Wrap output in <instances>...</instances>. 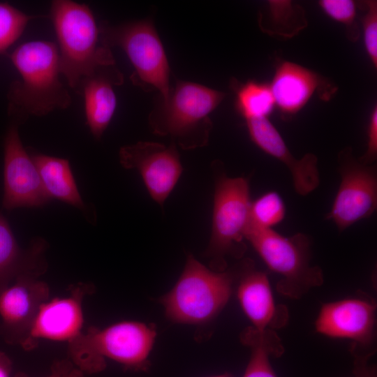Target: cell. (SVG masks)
Instances as JSON below:
<instances>
[{
	"label": "cell",
	"mask_w": 377,
	"mask_h": 377,
	"mask_svg": "<svg viewBox=\"0 0 377 377\" xmlns=\"http://www.w3.org/2000/svg\"><path fill=\"white\" fill-rule=\"evenodd\" d=\"M31 156L44 189L51 199L56 198L80 209H84V203L67 159L41 154Z\"/></svg>",
	"instance_id": "obj_20"
},
{
	"label": "cell",
	"mask_w": 377,
	"mask_h": 377,
	"mask_svg": "<svg viewBox=\"0 0 377 377\" xmlns=\"http://www.w3.org/2000/svg\"><path fill=\"white\" fill-rule=\"evenodd\" d=\"M214 179L212 230L205 256L210 268L224 271L228 256L241 258L246 250L245 235L249 225L251 203L249 181L228 177L222 163L212 164Z\"/></svg>",
	"instance_id": "obj_4"
},
{
	"label": "cell",
	"mask_w": 377,
	"mask_h": 377,
	"mask_svg": "<svg viewBox=\"0 0 377 377\" xmlns=\"http://www.w3.org/2000/svg\"><path fill=\"white\" fill-rule=\"evenodd\" d=\"M102 43L110 48L120 47L131 62L135 84L145 90H157L166 98L170 91V67L161 40L149 20L118 25L99 26Z\"/></svg>",
	"instance_id": "obj_8"
},
{
	"label": "cell",
	"mask_w": 377,
	"mask_h": 377,
	"mask_svg": "<svg viewBox=\"0 0 377 377\" xmlns=\"http://www.w3.org/2000/svg\"><path fill=\"white\" fill-rule=\"evenodd\" d=\"M15 377H27V376L24 374H18Z\"/></svg>",
	"instance_id": "obj_33"
},
{
	"label": "cell",
	"mask_w": 377,
	"mask_h": 377,
	"mask_svg": "<svg viewBox=\"0 0 377 377\" xmlns=\"http://www.w3.org/2000/svg\"><path fill=\"white\" fill-rule=\"evenodd\" d=\"M124 82L116 65L102 68L82 84L87 124L94 138L100 139L108 126L117 106L114 86Z\"/></svg>",
	"instance_id": "obj_17"
},
{
	"label": "cell",
	"mask_w": 377,
	"mask_h": 377,
	"mask_svg": "<svg viewBox=\"0 0 377 377\" xmlns=\"http://www.w3.org/2000/svg\"><path fill=\"white\" fill-rule=\"evenodd\" d=\"M285 216L286 205L282 198L276 191H269L251 201L249 227L273 228Z\"/></svg>",
	"instance_id": "obj_24"
},
{
	"label": "cell",
	"mask_w": 377,
	"mask_h": 377,
	"mask_svg": "<svg viewBox=\"0 0 377 377\" xmlns=\"http://www.w3.org/2000/svg\"><path fill=\"white\" fill-rule=\"evenodd\" d=\"M365 14L362 22L364 44L367 55L376 68L377 67V1H364Z\"/></svg>",
	"instance_id": "obj_27"
},
{
	"label": "cell",
	"mask_w": 377,
	"mask_h": 377,
	"mask_svg": "<svg viewBox=\"0 0 377 377\" xmlns=\"http://www.w3.org/2000/svg\"><path fill=\"white\" fill-rule=\"evenodd\" d=\"M36 17L9 3L0 2V54L18 40L29 22Z\"/></svg>",
	"instance_id": "obj_25"
},
{
	"label": "cell",
	"mask_w": 377,
	"mask_h": 377,
	"mask_svg": "<svg viewBox=\"0 0 377 377\" xmlns=\"http://www.w3.org/2000/svg\"><path fill=\"white\" fill-rule=\"evenodd\" d=\"M11 362L3 352L0 351V377H10Z\"/></svg>",
	"instance_id": "obj_31"
},
{
	"label": "cell",
	"mask_w": 377,
	"mask_h": 377,
	"mask_svg": "<svg viewBox=\"0 0 377 377\" xmlns=\"http://www.w3.org/2000/svg\"><path fill=\"white\" fill-rule=\"evenodd\" d=\"M377 157V108L375 105L370 114L367 128V146L359 160L366 164H374Z\"/></svg>",
	"instance_id": "obj_28"
},
{
	"label": "cell",
	"mask_w": 377,
	"mask_h": 377,
	"mask_svg": "<svg viewBox=\"0 0 377 377\" xmlns=\"http://www.w3.org/2000/svg\"><path fill=\"white\" fill-rule=\"evenodd\" d=\"M236 91V108L245 120L268 117L275 103L269 84L250 80L244 84L232 82Z\"/></svg>",
	"instance_id": "obj_23"
},
{
	"label": "cell",
	"mask_w": 377,
	"mask_h": 377,
	"mask_svg": "<svg viewBox=\"0 0 377 377\" xmlns=\"http://www.w3.org/2000/svg\"><path fill=\"white\" fill-rule=\"evenodd\" d=\"M233 278L232 272L214 270L188 255L177 283L160 299L167 318L182 324L211 321L228 302Z\"/></svg>",
	"instance_id": "obj_5"
},
{
	"label": "cell",
	"mask_w": 377,
	"mask_h": 377,
	"mask_svg": "<svg viewBox=\"0 0 377 377\" xmlns=\"http://www.w3.org/2000/svg\"><path fill=\"white\" fill-rule=\"evenodd\" d=\"M47 377H84L80 369L74 368L68 362L55 364L51 374Z\"/></svg>",
	"instance_id": "obj_30"
},
{
	"label": "cell",
	"mask_w": 377,
	"mask_h": 377,
	"mask_svg": "<svg viewBox=\"0 0 377 377\" xmlns=\"http://www.w3.org/2000/svg\"><path fill=\"white\" fill-rule=\"evenodd\" d=\"M323 85L315 72L290 61L278 66L269 84L275 106L286 116L298 112Z\"/></svg>",
	"instance_id": "obj_18"
},
{
	"label": "cell",
	"mask_w": 377,
	"mask_h": 377,
	"mask_svg": "<svg viewBox=\"0 0 377 377\" xmlns=\"http://www.w3.org/2000/svg\"><path fill=\"white\" fill-rule=\"evenodd\" d=\"M119 157L122 167L139 172L151 198L162 207L183 171L176 145L140 141L121 147Z\"/></svg>",
	"instance_id": "obj_10"
},
{
	"label": "cell",
	"mask_w": 377,
	"mask_h": 377,
	"mask_svg": "<svg viewBox=\"0 0 377 377\" xmlns=\"http://www.w3.org/2000/svg\"><path fill=\"white\" fill-rule=\"evenodd\" d=\"M156 336L154 326L122 321L102 329L91 328L72 341L73 359L82 371H98L108 357L128 368L145 369Z\"/></svg>",
	"instance_id": "obj_7"
},
{
	"label": "cell",
	"mask_w": 377,
	"mask_h": 377,
	"mask_svg": "<svg viewBox=\"0 0 377 377\" xmlns=\"http://www.w3.org/2000/svg\"><path fill=\"white\" fill-rule=\"evenodd\" d=\"M340 184L327 215L342 232L354 223L370 217L377 207V170L354 156L346 147L338 155Z\"/></svg>",
	"instance_id": "obj_9"
},
{
	"label": "cell",
	"mask_w": 377,
	"mask_h": 377,
	"mask_svg": "<svg viewBox=\"0 0 377 377\" xmlns=\"http://www.w3.org/2000/svg\"><path fill=\"white\" fill-rule=\"evenodd\" d=\"M318 5L322 10L331 19L343 24L347 31L348 38L355 41L359 37L356 24L357 5L351 0H320Z\"/></svg>",
	"instance_id": "obj_26"
},
{
	"label": "cell",
	"mask_w": 377,
	"mask_h": 377,
	"mask_svg": "<svg viewBox=\"0 0 377 377\" xmlns=\"http://www.w3.org/2000/svg\"><path fill=\"white\" fill-rule=\"evenodd\" d=\"M353 376L350 377H377L376 368L369 365L371 357L353 355Z\"/></svg>",
	"instance_id": "obj_29"
},
{
	"label": "cell",
	"mask_w": 377,
	"mask_h": 377,
	"mask_svg": "<svg viewBox=\"0 0 377 377\" xmlns=\"http://www.w3.org/2000/svg\"><path fill=\"white\" fill-rule=\"evenodd\" d=\"M83 294L76 290L71 295L43 302L32 322L22 346L30 347L31 341L44 339L71 343L82 332Z\"/></svg>",
	"instance_id": "obj_16"
},
{
	"label": "cell",
	"mask_w": 377,
	"mask_h": 377,
	"mask_svg": "<svg viewBox=\"0 0 377 377\" xmlns=\"http://www.w3.org/2000/svg\"><path fill=\"white\" fill-rule=\"evenodd\" d=\"M226 93L188 81L177 80L166 98L161 96L149 114L152 132L170 136L186 150L206 146L212 128L209 114Z\"/></svg>",
	"instance_id": "obj_3"
},
{
	"label": "cell",
	"mask_w": 377,
	"mask_h": 377,
	"mask_svg": "<svg viewBox=\"0 0 377 377\" xmlns=\"http://www.w3.org/2000/svg\"><path fill=\"white\" fill-rule=\"evenodd\" d=\"M212 377H232V376L230 374L226 373V374H220V375H217V376H214Z\"/></svg>",
	"instance_id": "obj_32"
},
{
	"label": "cell",
	"mask_w": 377,
	"mask_h": 377,
	"mask_svg": "<svg viewBox=\"0 0 377 377\" xmlns=\"http://www.w3.org/2000/svg\"><path fill=\"white\" fill-rule=\"evenodd\" d=\"M241 339L251 350L243 377H277L269 360L271 356H280L284 349L274 330L260 331L251 327L244 331Z\"/></svg>",
	"instance_id": "obj_21"
},
{
	"label": "cell",
	"mask_w": 377,
	"mask_h": 377,
	"mask_svg": "<svg viewBox=\"0 0 377 377\" xmlns=\"http://www.w3.org/2000/svg\"><path fill=\"white\" fill-rule=\"evenodd\" d=\"M376 306L368 297H353L327 302L321 306L315 321L322 335L353 341L350 350L374 353Z\"/></svg>",
	"instance_id": "obj_11"
},
{
	"label": "cell",
	"mask_w": 377,
	"mask_h": 377,
	"mask_svg": "<svg viewBox=\"0 0 377 377\" xmlns=\"http://www.w3.org/2000/svg\"><path fill=\"white\" fill-rule=\"evenodd\" d=\"M50 17L58 41L60 67L68 86L80 93L84 80L99 70L116 65L110 48L100 38L90 8L70 0L52 2Z\"/></svg>",
	"instance_id": "obj_2"
},
{
	"label": "cell",
	"mask_w": 377,
	"mask_h": 377,
	"mask_svg": "<svg viewBox=\"0 0 377 377\" xmlns=\"http://www.w3.org/2000/svg\"><path fill=\"white\" fill-rule=\"evenodd\" d=\"M42 270L22 272L0 291L1 330L8 341L23 345L37 311L48 298L47 284L34 278Z\"/></svg>",
	"instance_id": "obj_13"
},
{
	"label": "cell",
	"mask_w": 377,
	"mask_h": 377,
	"mask_svg": "<svg viewBox=\"0 0 377 377\" xmlns=\"http://www.w3.org/2000/svg\"><path fill=\"white\" fill-rule=\"evenodd\" d=\"M45 246L43 239H37L23 253L8 221L0 214V291L21 273L44 267Z\"/></svg>",
	"instance_id": "obj_19"
},
{
	"label": "cell",
	"mask_w": 377,
	"mask_h": 377,
	"mask_svg": "<svg viewBox=\"0 0 377 377\" xmlns=\"http://www.w3.org/2000/svg\"><path fill=\"white\" fill-rule=\"evenodd\" d=\"M3 159L5 209L42 207L51 200L31 156L22 145L15 124L10 126L5 136Z\"/></svg>",
	"instance_id": "obj_12"
},
{
	"label": "cell",
	"mask_w": 377,
	"mask_h": 377,
	"mask_svg": "<svg viewBox=\"0 0 377 377\" xmlns=\"http://www.w3.org/2000/svg\"><path fill=\"white\" fill-rule=\"evenodd\" d=\"M245 239L272 272L281 276L276 289L283 296L299 299L324 281L323 270L310 264L311 239L299 232L283 236L273 228L249 227Z\"/></svg>",
	"instance_id": "obj_6"
},
{
	"label": "cell",
	"mask_w": 377,
	"mask_h": 377,
	"mask_svg": "<svg viewBox=\"0 0 377 377\" xmlns=\"http://www.w3.org/2000/svg\"><path fill=\"white\" fill-rule=\"evenodd\" d=\"M307 25L304 10L291 1H268L260 14L259 26L269 35L291 38Z\"/></svg>",
	"instance_id": "obj_22"
},
{
	"label": "cell",
	"mask_w": 377,
	"mask_h": 377,
	"mask_svg": "<svg viewBox=\"0 0 377 377\" xmlns=\"http://www.w3.org/2000/svg\"><path fill=\"white\" fill-rule=\"evenodd\" d=\"M10 60L20 79L13 82L8 91L10 113L25 118L69 107L71 97L61 80L56 43L27 42L13 52Z\"/></svg>",
	"instance_id": "obj_1"
},
{
	"label": "cell",
	"mask_w": 377,
	"mask_h": 377,
	"mask_svg": "<svg viewBox=\"0 0 377 377\" xmlns=\"http://www.w3.org/2000/svg\"><path fill=\"white\" fill-rule=\"evenodd\" d=\"M239 272L237 295L252 327L263 331L283 326L287 311L276 305L267 275L256 269L250 260L244 261Z\"/></svg>",
	"instance_id": "obj_15"
},
{
	"label": "cell",
	"mask_w": 377,
	"mask_h": 377,
	"mask_svg": "<svg viewBox=\"0 0 377 377\" xmlns=\"http://www.w3.org/2000/svg\"><path fill=\"white\" fill-rule=\"evenodd\" d=\"M246 123L253 142L288 168L298 194L306 195L318 188L320 174L316 155L309 153L296 158L268 117L250 119Z\"/></svg>",
	"instance_id": "obj_14"
}]
</instances>
